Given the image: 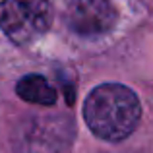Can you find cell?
Listing matches in <instances>:
<instances>
[{
    "instance_id": "1",
    "label": "cell",
    "mask_w": 153,
    "mask_h": 153,
    "mask_svg": "<svg viewBox=\"0 0 153 153\" xmlns=\"http://www.w3.org/2000/svg\"><path fill=\"white\" fill-rule=\"evenodd\" d=\"M142 107L132 89L122 83H103L87 95L83 118L97 138L120 142L136 130Z\"/></svg>"
},
{
    "instance_id": "2",
    "label": "cell",
    "mask_w": 153,
    "mask_h": 153,
    "mask_svg": "<svg viewBox=\"0 0 153 153\" xmlns=\"http://www.w3.org/2000/svg\"><path fill=\"white\" fill-rule=\"evenodd\" d=\"M54 12L49 0H2L0 29L16 45H29L49 31Z\"/></svg>"
},
{
    "instance_id": "3",
    "label": "cell",
    "mask_w": 153,
    "mask_h": 153,
    "mask_svg": "<svg viewBox=\"0 0 153 153\" xmlns=\"http://www.w3.org/2000/svg\"><path fill=\"white\" fill-rule=\"evenodd\" d=\"M62 19L82 37H99L114 27L116 12L107 0H64Z\"/></svg>"
},
{
    "instance_id": "4",
    "label": "cell",
    "mask_w": 153,
    "mask_h": 153,
    "mask_svg": "<svg viewBox=\"0 0 153 153\" xmlns=\"http://www.w3.org/2000/svg\"><path fill=\"white\" fill-rule=\"evenodd\" d=\"M25 128V136L19 142V153H54L60 149V142H68L70 136L64 130H72L66 118H37L31 120Z\"/></svg>"
},
{
    "instance_id": "5",
    "label": "cell",
    "mask_w": 153,
    "mask_h": 153,
    "mask_svg": "<svg viewBox=\"0 0 153 153\" xmlns=\"http://www.w3.org/2000/svg\"><path fill=\"white\" fill-rule=\"evenodd\" d=\"M18 95L27 103H35V105H54L58 99L56 89L47 82L43 76L31 74V76H23L16 85Z\"/></svg>"
}]
</instances>
